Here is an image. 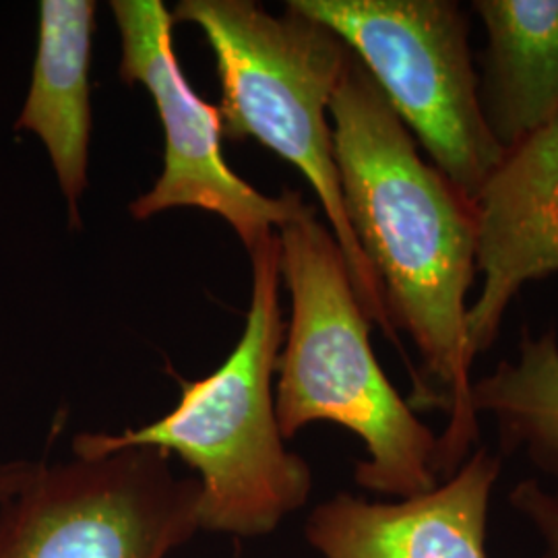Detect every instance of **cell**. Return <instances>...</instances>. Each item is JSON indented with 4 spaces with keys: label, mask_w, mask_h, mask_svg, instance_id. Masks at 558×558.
Instances as JSON below:
<instances>
[{
    "label": "cell",
    "mask_w": 558,
    "mask_h": 558,
    "mask_svg": "<svg viewBox=\"0 0 558 558\" xmlns=\"http://www.w3.org/2000/svg\"><path fill=\"white\" fill-rule=\"evenodd\" d=\"M348 221L383 288L389 320L420 356L414 410L442 408L437 474L451 476L478 449L472 410L476 359L468 313L476 279V209L420 156L379 85L352 54L329 106Z\"/></svg>",
    "instance_id": "6da1fadb"
},
{
    "label": "cell",
    "mask_w": 558,
    "mask_h": 558,
    "mask_svg": "<svg viewBox=\"0 0 558 558\" xmlns=\"http://www.w3.org/2000/svg\"><path fill=\"white\" fill-rule=\"evenodd\" d=\"M292 299L278 359L276 416L283 440L315 422L354 433L366 449L354 480L368 493L416 497L439 484V437L387 379L338 240L304 203L278 230Z\"/></svg>",
    "instance_id": "7a4b0ae2"
},
{
    "label": "cell",
    "mask_w": 558,
    "mask_h": 558,
    "mask_svg": "<svg viewBox=\"0 0 558 558\" xmlns=\"http://www.w3.org/2000/svg\"><path fill=\"white\" fill-rule=\"evenodd\" d=\"M253 292L236 348L216 373L184 383L163 418L120 435L85 433L73 453L94 458L131 447L179 456L199 474L201 530L239 538L267 536L313 493L311 465L286 447L276 416L274 377L286 325L279 306V236L251 248Z\"/></svg>",
    "instance_id": "3957f363"
},
{
    "label": "cell",
    "mask_w": 558,
    "mask_h": 558,
    "mask_svg": "<svg viewBox=\"0 0 558 558\" xmlns=\"http://www.w3.org/2000/svg\"><path fill=\"white\" fill-rule=\"evenodd\" d=\"M174 23L197 25L209 41L221 83V135L255 140L296 166L315 191L345 257L364 315L412 371L389 320L383 288L348 221L329 106L352 59L333 29L286 2L271 15L251 0H182Z\"/></svg>",
    "instance_id": "277c9868"
},
{
    "label": "cell",
    "mask_w": 558,
    "mask_h": 558,
    "mask_svg": "<svg viewBox=\"0 0 558 558\" xmlns=\"http://www.w3.org/2000/svg\"><path fill=\"white\" fill-rule=\"evenodd\" d=\"M333 29L430 163L468 199L502 160L480 108L470 13L458 0H290Z\"/></svg>",
    "instance_id": "5b68a950"
},
{
    "label": "cell",
    "mask_w": 558,
    "mask_h": 558,
    "mask_svg": "<svg viewBox=\"0 0 558 558\" xmlns=\"http://www.w3.org/2000/svg\"><path fill=\"white\" fill-rule=\"evenodd\" d=\"M201 530V486L131 447L48 465L0 502V558H168Z\"/></svg>",
    "instance_id": "8992f818"
},
{
    "label": "cell",
    "mask_w": 558,
    "mask_h": 558,
    "mask_svg": "<svg viewBox=\"0 0 558 558\" xmlns=\"http://www.w3.org/2000/svg\"><path fill=\"white\" fill-rule=\"evenodd\" d=\"M120 32V77L141 83L158 108L166 133V161L158 182L131 203L135 220L191 207L220 216L246 251L278 232L306 203L299 191L263 195L226 163L218 106L201 100L174 52L172 13L161 0H112Z\"/></svg>",
    "instance_id": "52a82bcc"
},
{
    "label": "cell",
    "mask_w": 558,
    "mask_h": 558,
    "mask_svg": "<svg viewBox=\"0 0 558 558\" xmlns=\"http://www.w3.org/2000/svg\"><path fill=\"white\" fill-rule=\"evenodd\" d=\"M476 274L468 313L474 359L499 339L523 286L558 276V120L502 154L476 199Z\"/></svg>",
    "instance_id": "ba28073f"
},
{
    "label": "cell",
    "mask_w": 558,
    "mask_h": 558,
    "mask_svg": "<svg viewBox=\"0 0 558 558\" xmlns=\"http://www.w3.org/2000/svg\"><path fill=\"white\" fill-rule=\"evenodd\" d=\"M502 458L478 447L439 484L408 499L338 493L317 505L304 538L323 558H488L486 534Z\"/></svg>",
    "instance_id": "9c48e42d"
},
{
    "label": "cell",
    "mask_w": 558,
    "mask_h": 558,
    "mask_svg": "<svg viewBox=\"0 0 558 558\" xmlns=\"http://www.w3.org/2000/svg\"><path fill=\"white\" fill-rule=\"evenodd\" d=\"M98 4L92 0H44L32 85L17 131L44 143L71 226H80V199L87 186L92 140L89 64Z\"/></svg>",
    "instance_id": "30bf717a"
},
{
    "label": "cell",
    "mask_w": 558,
    "mask_h": 558,
    "mask_svg": "<svg viewBox=\"0 0 558 558\" xmlns=\"http://www.w3.org/2000/svg\"><path fill=\"white\" fill-rule=\"evenodd\" d=\"M480 108L502 151L558 120V0H474Z\"/></svg>",
    "instance_id": "8fae6325"
},
{
    "label": "cell",
    "mask_w": 558,
    "mask_h": 558,
    "mask_svg": "<svg viewBox=\"0 0 558 558\" xmlns=\"http://www.w3.org/2000/svg\"><path fill=\"white\" fill-rule=\"evenodd\" d=\"M472 410L495 422L500 458L521 456L558 488V336L519 331L518 356L472 385Z\"/></svg>",
    "instance_id": "7c38bea8"
},
{
    "label": "cell",
    "mask_w": 558,
    "mask_h": 558,
    "mask_svg": "<svg viewBox=\"0 0 558 558\" xmlns=\"http://www.w3.org/2000/svg\"><path fill=\"white\" fill-rule=\"evenodd\" d=\"M509 505L536 534V558H558V488L538 478L519 480L509 493Z\"/></svg>",
    "instance_id": "4fadbf2b"
},
{
    "label": "cell",
    "mask_w": 558,
    "mask_h": 558,
    "mask_svg": "<svg viewBox=\"0 0 558 558\" xmlns=\"http://www.w3.org/2000/svg\"><path fill=\"white\" fill-rule=\"evenodd\" d=\"M34 461H9L0 463V502L11 499L34 472Z\"/></svg>",
    "instance_id": "5bb4252c"
}]
</instances>
